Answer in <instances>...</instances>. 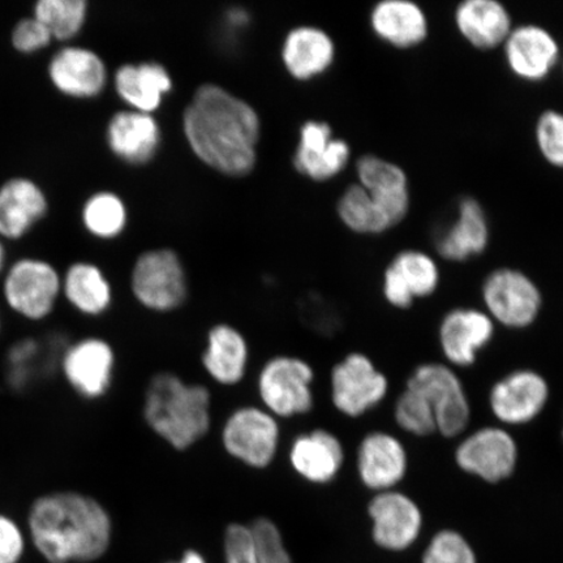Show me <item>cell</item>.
<instances>
[{
    "label": "cell",
    "mask_w": 563,
    "mask_h": 563,
    "mask_svg": "<svg viewBox=\"0 0 563 563\" xmlns=\"http://www.w3.org/2000/svg\"><path fill=\"white\" fill-rule=\"evenodd\" d=\"M30 544L46 563H95L114 541V519L95 496L75 489L41 493L27 508Z\"/></svg>",
    "instance_id": "obj_1"
},
{
    "label": "cell",
    "mask_w": 563,
    "mask_h": 563,
    "mask_svg": "<svg viewBox=\"0 0 563 563\" xmlns=\"http://www.w3.org/2000/svg\"><path fill=\"white\" fill-rule=\"evenodd\" d=\"M260 129L256 110L214 84L197 89L183 115L196 156L229 176H244L255 167Z\"/></svg>",
    "instance_id": "obj_2"
},
{
    "label": "cell",
    "mask_w": 563,
    "mask_h": 563,
    "mask_svg": "<svg viewBox=\"0 0 563 563\" xmlns=\"http://www.w3.org/2000/svg\"><path fill=\"white\" fill-rule=\"evenodd\" d=\"M141 415L145 426L168 448L186 453L213 428V394L207 385L179 373L158 371L147 379Z\"/></svg>",
    "instance_id": "obj_3"
},
{
    "label": "cell",
    "mask_w": 563,
    "mask_h": 563,
    "mask_svg": "<svg viewBox=\"0 0 563 563\" xmlns=\"http://www.w3.org/2000/svg\"><path fill=\"white\" fill-rule=\"evenodd\" d=\"M0 288L10 312L26 322H45L62 300V272L46 258L19 257L7 266Z\"/></svg>",
    "instance_id": "obj_4"
},
{
    "label": "cell",
    "mask_w": 563,
    "mask_h": 563,
    "mask_svg": "<svg viewBox=\"0 0 563 563\" xmlns=\"http://www.w3.org/2000/svg\"><path fill=\"white\" fill-rule=\"evenodd\" d=\"M314 383L316 371L307 358L273 355L257 373L260 406L280 421L307 417L316 408Z\"/></svg>",
    "instance_id": "obj_5"
},
{
    "label": "cell",
    "mask_w": 563,
    "mask_h": 563,
    "mask_svg": "<svg viewBox=\"0 0 563 563\" xmlns=\"http://www.w3.org/2000/svg\"><path fill=\"white\" fill-rule=\"evenodd\" d=\"M280 442V420L263 406H238L222 422L223 452L246 468H271L277 461Z\"/></svg>",
    "instance_id": "obj_6"
},
{
    "label": "cell",
    "mask_w": 563,
    "mask_h": 563,
    "mask_svg": "<svg viewBox=\"0 0 563 563\" xmlns=\"http://www.w3.org/2000/svg\"><path fill=\"white\" fill-rule=\"evenodd\" d=\"M406 386L426 398L442 439H461L470 431L473 406L456 369L443 362L421 363L412 369Z\"/></svg>",
    "instance_id": "obj_7"
},
{
    "label": "cell",
    "mask_w": 563,
    "mask_h": 563,
    "mask_svg": "<svg viewBox=\"0 0 563 563\" xmlns=\"http://www.w3.org/2000/svg\"><path fill=\"white\" fill-rule=\"evenodd\" d=\"M483 309L497 327L512 332L530 329L544 308L541 288L527 273L503 266L492 271L482 284Z\"/></svg>",
    "instance_id": "obj_8"
},
{
    "label": "cell",
    "mask_w": 563,
    "mask_h": 563,
    "mask_svg": "<svg viewBox=\"0 0 563 563\" xmlns=\"http://www.w3.org/2000/svg\"><path fill=\"white\" fill-rule=\"evenodd\" d=\"M453 461L464 475L496 487L516 476L520 448L510 429L484 426L462 435L454 449Z\"/></svg>",
    "instance_id": "obj_9"
},
{
    "label": "cell",
    "mask_w": 563,
    "mask_h": 563,
    "mask_svg": "<svg viewBox=\"0 0 563 563\" xmlns=\"http://www.w3.org/2000/svg\"><path fill=\"white\" fill-rule=\"evenodd\" d=\"M58 367L63 382L76 397L98 402L114 387L118 354L109 340L101 335L76 338L63 347Z\"/></svg>",
    "instance_id": "obj_10"
},
{
    "label": "cell",
    "mask_w": 563,
    "mask_h": 563,
    "mask_svg": "<svg viewBox=\"0 0 563 563\" xmlns=\"http://www.w3.org/2000/svg\"><path fill=\"white\" fill-rule=\"evenodd\" d=\"M389 390V378L362 351L349 352L329 373L330 402L343 418L365 417L384 402Z\"/></svg>",
    "instance_id": "obj_11"
},
{
    "label": "cell",
    "mask_w": 563,
    "mask_h": 563,
    "mask_svg": "<svg viewBox=\"0 0 563 563\" xmlns=\"http://www.w3.org/2000/svg\"><path fill=\"white\" fill-rule=\"evenodd\" d=\"M131 292L152 313H173L186 305L188 279L181 260L172 250L143 253L131 272Z\"/></svg>",
    "instance_id": "obj_12"
},
{
    "label": "cell",
    "mask_w": 563,
    "mask_h": 563,
    "mask_svg": "<svg viewBox=\"0 0 563 563\" xmlns=\"http://www.w3.org/2000/svg\"><path fill=\"white\" fill-rule=\"evenodd\" d=\"M369 538L379 551L404 554L417 545L424 532L420 504L400 489L375 493L367 504Z\"/></svg>",
    "instance_id": "obj_13"
},
{
    "label": "cell",
    "mask_w": 563,
    "mask_h": 563,
    "mask_svg": "<svg viewBox=\"0 0 563 563\" xmlns=\"http://www.w3.org/2000/svg\"><path fill=\"white\" fill-rule=\"evenodd\" d=\"M551 394V384L543 373L517 368L493 383L488 406L498 426L508 429L526 427L544 413Z\"/></svg>",
    "instance_id": "obj_14"
},
{
    "label": "cell",
    "mask_w": 563,
    "mask_h": 563,
    "mask_svg": "<svg viewBox=\"0 0 563 563\" xmlns=\"http://www.w3.org/2000/svg\"><path fill=\"white\" fill-rule=\"evenodd\" d=\"M497 325L484 309L455 307L442 316L438 340L443 363L454 369L474 367L495 340Z\"/></svg>",
    "instance_id": "obj_15"
},
{
    "label": "cell",
    "mask_w": 563,
    "mask_h": 563,
    "mask_svg": "<svg viewBox=\"0 0 563 563\" xmlns=\"http://www.w3.org/2000/svg\"><path fill=\"white\" fill-rule=\"evenodd\" d=\"M355 467L358 483L375 495L399 489L410 471V455L396 434L371 431L357 443Z\"/></svg>",
    "instance_id": "obj_16"
},
{
    "label": "cell",
    "mask_w": 563,
    "mask_h": 563,
    "mask_svg": "<svg viewBox=\"0 0 563 563\" xmlns=\"http://www.w3.org/2000/svg\"><path fill=\"white\" fill-rule=\"evenodd\" d=\"M346 460V448L340 435L323 427L295 435L287 449L292 473L313 487H328L336 482Z\"/></svg>",
    "instance_id": "obj_17"
},
{
    "label": "cell",
    "mask_w": 563,
    "mask_h": 563,
    "mask_svg": "<svg viewBox=\"0 0 563 563\" xmlns=\"http://www.w3.org/2000/svg\"><path fill=\"white\" fill-rule=\"evenodd\" d=\"M46 76L55 91L73 100H93L102 95L109 81L101 55L74 44L54 52L47 62Z\"/></svg>",
    "instance_id": "obj_18"
},
{
    "label": "cell",
    "mask_w": 563,
    "mask_h": 563,
    "mask_svg": "<svg viewBox=\"0 0 563 563\" xmlns=\"http://www.w3.org/2000/svg\"><path fill=\"white\" fill-rule=\"evenodd\" d=\"M503 48L510 73L526 82L547 80L561 63L562 51L558 38L538 24L514 26Z\"/></svg>",
    "instance_id": "obj_19"
},
{
    "label": "cell",
    "mask_w": 563,
    "mask_h": 563,
    "mask_svg": "<svg viewBox=\"0 0 563 563\" xmlns=\"http://www.w3.org/2000/svg\"><path fill=\"white\" fill-rule=\"evenodd\" d=\"M51 199L31 176L16 175L0 185V239L19 242L45 220Z\"/></svg>",
    "instance_id": "obj_20"
},
{
    "label": "cell",
    "mask_w": 563,
    "mask_h": 563,
    "mask_svg": "<svg viewBox=\"0 0 563 563\" xmlns=\"http://www.w3.org/2000/svg\"><path fill=\"white\" fill-rule=\"evenodd\" d=\"M201 368L218 386L243 384L251 363L249 338L230 322H216L208 329L200 355Z\"/></svg>",
    "instance_id": "obj_21"
},
{
    "label": "cell",
    "mask_w": 563,
    "mask_h": 563,
    "mask_svg": "<svg viewBox=\"0 0 563 563\" xmlns=\"http://www.w3.org/2000/svg\"><path fill=\"white\" fill-rule=\"evenodd\" d=\"M490 243V224L481 201L463 197L450 227L440 232L434 245L439 256L449 263H467L482 256Z\"/></svg>",
    "instance_id": "obj_22"
},
{
    "label": "cell",
    "mask_w": 563,
    "mask_h": 563,
    "mask_svg": "<svg viewBox=\"0 0 563 563\" xmlns=\"http://www.w3.org/2000/svg\"><path fill=\"white\" fill-rule=\"evenodd\" d=\"M350 158V145L335 139L328 123L311 121L301 126L294 156V166L301 175L317 181L333 179L347 167Z\"/></svg>",
    "instance_id": "obj_23"
},
{
    "label": "cell",
    "mask_w": 563,
    "mask_h": 563,
    "mask_svg": "<svg viewBox=\"0 0 563 563\" xmlns=\"http://www.w3.org/2000/svg\"><path fill=\"white\" fill-rule=\"evenodd\" d=\"M356 174L357 185L377 201L394 227L402 223L411 208L410 181L404 168L375 154H365L356 162Z\"/></svg>",
    "instance_id": "obj_24"
},
{
    "label": "cell",
    "mask_w": 563,
    "mask_h": 563,
    "mask_svg": "<svg viewBox=\"0 0 563 563\" xmlns=\"http://www.w3.org/2000/svg\"><path fill=\"white\" fill-rule=\"evenodd\" d=\"M369 24L379 41L398 51L417 48L429 35L426 11L410 0H383L373 7Z\"/></svg>",
    "instance_id": "obj_25"
},
{
    "label": "cell",
    "mask_w": 563,
    "mask_h": 563,
    "mask_svg": "<svg viewBox=\"0 0 563 563\" xmlns=\"http://www.w3.org/2000/svg\"><path fill=\"white\" fill-rule=\"evenodd\" d=\"M62 300L86 319H101L114 305V288L102 267L80 260L62 273Z\"/></svg>",
    "instance_id": "obj_26"
},
{
    "label": "cell",
    "mask_w": 563,
    "mask_h": 563,
    "mask_svg": "<svg viewBox=\"0 0 563 563\" xmlns=\"http://www.w3.org/2000/svg\"><path fill=\"white\" fill-rule=\"evenodd\" d=\"M454 24L461 37L481 52L503 47L514 27L510 11L497 0H466L457 4Z\"/></svg>",
    "instance_id": "obj_27"
},
{
    "label": "cell",
    "mask_w": 563,
    "mask_h": 563,
    "mask_svg": "<svg viewBox=\"0 0 563 563\" xmlns=\"http://www.w3.org/2000/svg\"><path fill=\"white\" fill-rule=\"evenodd\" d=\"M106 143L115 157L130 165H144L158 151L161 130L152 114L133 110L119 111L106 129Z\"/></svg>",
    "instance_id": "obj_28"
},
{
    "label": "cell",
    "mask_w": 563,
    "mask_h": 563,
    "mask_svg": "<svg viewBox=\"0 0 563 563\" xmlns=\"http://www.w3.org/2000/svg\"><path fill=\"white\" fill-rule=\"evenodd\" d=\"M282 58L295 79L311 80L333 66L335 44L325 31L300 26L288 33L282 48Z\"/></svg>",
    "instance_id": "obj_29"
},
{
    "label": "cell",
    "mask_w": 563,
    "mask_h": 563,
    "mask_svg": "<svg viewBox=\"0 0 563 563\" xmlns=\"http://www.w3.org/2000/svg\"><path fill=\"white\" fill-rule=\"evenodd\" d=\"M114 86L118 96L133 111L152 114L159 109L164 97L170 93L173 80L167 69L158 63H141L119 67Z\"/></svg>",
    "instance_id": "obj_30"
},
{
    "label": "cell",
    "mask_w": 563,
    "mask_h": 563,
    "mask_svg": "<svg viewBox=\"0 0 563 563\" xmlns=\"http://www.w3.org/2000/svg\"><path fill=\"white\" fill-rule=\"evenodd\" d=\"M387 267L415 301L431 298L439 291L440 266L435 258L424 251H400Z\"/></svg>",
    "instance_id": "obj_31"
},
{
    "label": "cell",
    "mask_w": 563,
    "mask_h": 563,
    "mask_svg": "<svg viewBox=\"0 0 563 563\" xmlns=\"http://www.w3.org/2000/svg\"><path fill=\"white\" fill-rule=\"evenodd\" d=\"M336 211L344 227L356 234L379 235L394 229L382 207L357 183L341 196Z\"/></svg>",
    "instance_id": "obj_32"
},
{
    "label": "cell",
    "mask_w": 563,
    "mask_h": 563,
    "mask_svg": "<svg viewBox=\"0 0 563 563\" xmlns=\"http://www.w3.org/2000/svg\"><path fill=\"white\" fill-rule=\"evenodd\" d=\"M129 221L124 201L117 194L100 191L90 195L81 208V223L89 235L112 241L122 234Z\"/></svg>",
    "instance_id": "obj_33"
},
{
    "label": "cell",
    "mask_w": 563,
    "mask_h": 563,
    "mask_svg": "<svg viewBox=\"0 0 563 563\" xmlns=\"http://www.w3.org/2000/svg\"><path fill=\"white\" fill-rule=\"evenodd\" d=\"M88 13L87 0H38L32 11V15L52 33L53 40L65 45L82 32Z\"/></svg>",
    "instance_id": "obj_34"
},
{
    "label": "cell",
    "mask_w": 563,
    "mask_h": 563,
    "mask_svg": "<svg viewBox=\"0 0 563 563\" xmlns=\"http://www.w3.org/2000/svg\"><path fill=\"white\" fill-rule=\"evenodd\" d=\"M393 418L400 431L415 439H428L438 434L434 415L427 400L410 386L399 393L393 408Z\"/></svg>",
    "instance_id": "obj_35"
},
{
    "label": "cell",
    "mask_w": 563,
    "mask_h": 563,
    "mask_svg": "<svg viewBox=\"0 0 563 563\" xmlns=\"http://www.w3.org/2000/svg\"><path fill=\"white\" fill-rule=\"evenodd\" d=\"M420 563H477V558L466 533L443 527L429 538L420 553Z\"/></svg>",
    "instance_id": "obj_36"
},
{
    "label": "cell",
    "mask_w": 563,
    "mask_h": 563,
    "mask_svg": "<svg viewBox=\"0 0 563 563\" xmlns=\"http://www.w3.org/2000/svg\"><path fill=\"white\" fill-rule=\"evenodd\" d=\"M250 526L255 537L256 563H295L284 533L272 518L260 516L251 520Z\"/></svg>",
    "instance_id": "obj_37"
},
{
    "label": "cell",
    "mask_w": 563,
    "mask_h": 563,
    "mask_svg": "<svg viewBox=\"0 0 563 563\" xmlns=\"http://www.w3.org/2000/svg\"><path fill=\"white\" fill-rule=\"evenodd\" d=\"M534 141L538 150L552 167L563 170V112L545 110L534 124Z\"/></svg>",
    "instance_id": "obj_38"
},
{
    "label": "cell",
    "mask_w": 563,
    "mask_h": 563,
    "mask_svg": "<svg viewBox=\"0 0 563 563\" xmlns=\"http://www.w3.org/2000/svg\"><path fill=\"white\" fill-rule=\"evenodd\" d=\"M10 42L13 51L21 55H35L51 47L54 40L47 27L33 15L21 18L12 26Z\"/></svg>",
    "instance_id": "obj_39"
},
{
    "label": "cell",
    "mask_w": 563,
    "mask_h": 563,
    "mask_svg": "<svg viewBox=\"0 0 563 563\" xmlns=\"http://www.w3.org/2000/svg\"><path fill=\"white\" fill-rule=\"evenodd\" d=\"M222 549L224 563H256V543L250 522L229 523L223 531Z\"/></svg>",
    "instance_id": "obj_40"
},
{
    "label": "cell",
    "mask_w": 563,
    "mask_h": 563,
    "mask_svg": "<svg viewBox=\"0 0 563 563\" xmlns=\"http://www.w3.org/2000/svg\"><path fill=\"white\" fill-rule=\"evenodd\" d=\"M30 547L25 526L0 510V563H23Z\"/></svg>",
    "instance_id": "obj_41"
},
{
    "label": "cell",
    "mask_w": 563,
    "mask_h": 563,
    "mask_svg": "<svg viewBox=\"0 0 563 563\" xmlns=\"http://www.w3.org/2000/svg\"><path fill=\"white\" fill-rule=\"evenodd\" d=\"M178 563H208L206 555L197 549L188 548L183 552L181 558L176 561Z\"/></svg>",
    "instance_id": "obj_42"
},
{
    "label": "cell",
    "mask_w": 563,
    "mask_h": 563,
    "mask_svg": "<svg viewBox=\"0 0 563 563\" xmlns=\"http://www.w3.org/2000/svg\"><path fill=\"white\" fill-rule=\"evenodd\" d=\"M9 266V255H7V246L3 239H0V278Z\"/></svg>",
    "instance_id": "obj_43"
},
{
    "label": "cell",
    "mask_w": 563,
    "mask_h": 563,
    "mask_svg": "<svg viewBox=\"0 0 563 563\" xmlns=\"http://www.w3.org/2000/svg\"><path fill=\"white\" fill-rule=\"evenodd\" d=\"M3 329H4V320H3V313L0 311V338L3 335Z\"/></svg>",
    "instance_id": "obj_44"
},
{
    "label": "cell",
    "mask_w": 563,
    "mask_h": 563,
    "mask_svg": "<svg viewBox=\"0 0 563 563\" xmlns=\"http://www.w3.org/2000/svg\"><path fill=\"white\" fill-rule=\"evenodd\" d=\"M560 66L562 68V74H563V53H562V56H561V63H560Z\"/></svg>",
    "instance_id": "obj_45"
},
{
    "label": "cell",
    "mask_w": 563,
    "mask_h": 563,
    "mask_svg": "<svg viewBox=\"0 0 563 563\" xmlns=\"http://www.w3.org/2000/svg\"><path fill=\"white\" fill-rule=\"evenodd\" d=\"M561 440H562V443H563V427H562V431H561Z\"/></svg>",
    "instance_id": "obj_46"
},
{
    "label": "cell",
    "mask_w": 563,
    "mask_h": 563,
    "mask_svg": "<svg viewBox=\"0 0 563 563\" xmlns=\"http://www.w3.org/2000/svg\"><path fill=\"white\" fill-rule=\"evenodd\" d=\"M165 563H178V562H176V561H168V562H165Z\"/></svg>",
    "instance_id": "obj_47"
}]
</instances>
